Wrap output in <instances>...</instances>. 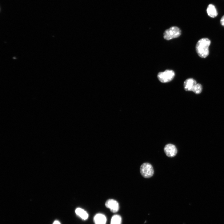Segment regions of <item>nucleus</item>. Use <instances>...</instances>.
Here are the masks:
<instances>
[{
    "instance_id": "8",
    "label": "nucleus",
    "mask_w": 224,
    "mask_h": 224,
    "mask_svg": "<svg viewBox=\"0 0 224 224\" xmlns=\"http://www.w3.org/2000/svg\"><path fill=\"white\" fill-rule=\"evenodd\" d=\"M94 221L95 224H106L107 218L105 215L99 213L95 215Z\"/></svg>"
},
{
    "instance_id": "1",
    "label": "nucleus",
    "mask_w": 224,
    "mask_h": 224,
    "mask_svg": "<svg viewBox=\"0 0 224 224\" xmlns=\"http://www.w3.org/2000/svg\"><path fill=\"white\" fill-rule=\"evenodd\" d=\"M211 43L210 40L207 38H202L198 41L195 49L199 57L203 58L208 57L209 54V47Z\"/></svg>"
},
{
    "instance_id": "5",
    "label": "nucleus",
    "mask_w": 224,
    "mask_h": 224,
    "mask_svg": "<svg viewBox=\"0 0 224 224\" xmlns=\"http://www.w3.org/2000/svg\"><path fill=\"white\" fill-rule=\"evenodd\" d=\"M164 150L166 155L169 157H174L176 156L178 150L176 146L171 144H167L165 146Z\"/></svg>"
},
{
    "instance_id": "14",
    "label": "nucleus",
    "mask_w": 224,
    "mask_h": 224,
    "mask_svg": "<svg viewBox=\"0 0 224 224\" xmlns=\"http://www.w3.org/2000/svg\"><path fill=\"white\" fill-rule=\"evenodd\" d=\"M53 224H61V222L58 220H55L53 222Z\"/></svg>"
},
{
    "instance_id": "11",
    "label": "nucleus",
    "mask_w": 224,
    "mask_h": 224,
    "mask_svg": "<svg viewBox=\"0 0 224 224\" xmlns=\"http://www.w3.org/2000/svg\"><path fill=\"white\" fill-rule=\"evenodd\" d=\"M122 219L121 216L118 214H115L112 217L110 224H122Z\"/></svg>"
},
{
    "instance_id": "2",
    "label": "nucleus",
    "mask_w": 224,
    "mask_h": 224,
    "mask_svg": "<svg viewBox=\"0 0 224 224\" xmlns=\"http://www.w3.org/2000/svg\"><path fill=\"white\" fill-rule=\"evenodd\" d=\"M181 31L177 26H172L166 30L164 33V38L167 40L177 38L180 36Z\"/></svg>"
},
{
    "instance_id": "6",
    "label": "nucleus",
    "mask_w": 224,
    "mask_h": 224,
    "mask_svg": "<svg viewBox=\"0 0 224 224\" xmlns=\"http://www.w3.org/2000/svg\"><path fill=\"white\" fill-rule=\"evenodd\" d=\"M106 208L109 209L113 213L117 212L120 209V206L118 202L114 199H109L105 203Z\"/></svg>"
},
{
    "instance_id": "4",
    "label": "nucleus",
    "mask_w": 224,
    "mask_h": 224,
    "mask_svg": "<svg viewBox=\"0 0 224 224\" xmlns=\"http://www.w3.org/2000/svg\"><path fill=\"white\" fill-rule=\"evenodd\" d=\"M175 73L172 70H166L158 73L157 77L161 82L166 83L171 81L174 78Z\"/></svg>"
},
{
    "instance_id": "12",
    "label": "nucleus",
    "mask_w": 224,
    "mask_h": 224,
    "mask_svg": "<svg viewBox=\"0 0 224 224\" xmlns=\"http://www.w3.org/2000/svg\"><path fill=\"white\" fill-rule=\"evenodd\" d=\"M202 90V86L201 84L197 83L193 88L192 91L197 94H200Z\"/></svg>"
},
{
    "instance_id": "9",
    "label": "nucleus",
    "mask_w": 224,
    "mask_h": 224,
    "mask_svg": "<svg viewBox=\"0 0 224 224\" xmlns=\"http://www.w3.org/2000/svg\"><path fill=\"white\" fill-rule=\"evenodd\" d=\"M75 213L77 216L83 220H87L89 217L87 211L80 208H77L75 210Z\"/></svg>"
},
{
    "instance_id": "13",
    "label": "nucleus",
    "mask_w": 224,
    "mask_h": 224,
    "mask_svg": "<svg viewBox=\"0 0 224 224\" xmlns=\"http://www.w3.org/2000/svg\"><path fill=\"white\" fill-rule=\"evenodd\" d=\"M220 22L221 25L224 26V15L221 18Z\"/></svg>"
},
{
    "instance_id": "10",
    "label": "nucleus",
    "mask_w": 224,
    "mask_h": 224,
    "mask_svg": "<svg viewBox=\"0 0 224 224\" xmlns=\"http://www.w3.org/2000/svg\"><path fill=\"white\" fill-rule=\"evenodd\" d=\"M207 12L208 16L212 18L216 17L218 14L215 6L212 4L209 5L207 9Z\"/></svg>"
},
{
    "instance_id": "3",
    "label": "nucleus",
    "mask_w": 224,
    "mask_h": 224,
    "mask_svg": "<svg viewBox=\"0 0 224 224\" xmlns=\"http://www.w3.org/2000/svg\"><path fill=\"white\" fill-rule=\"evenodd\" d=\"M154 170L152 166L150 163L146 162L142 164L140 167V173L145 178L152 177L154 174Z\"/></svg>"
},
{
    "instance_id": "7",
    "label": "nucleus",
    "mask_w": 224,
    "mask_h": 224,
    "mask_svg": "<svg viewBox=\"0 0 224 224\" xmlns=\"http://www.w3.org/2000/svg\"><path fill=\"white\" fill-rule=\"evenodd\" d=\"M197 84V81L194 79L191 78H188L184 82V89L186 91H191L193 87Z\"/></svg>"
}]
</instances>
